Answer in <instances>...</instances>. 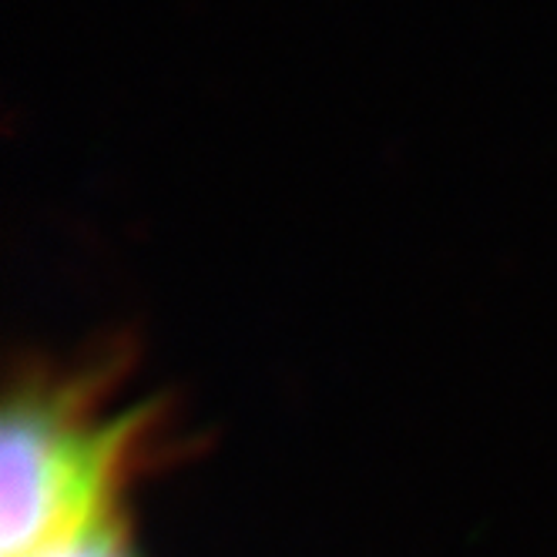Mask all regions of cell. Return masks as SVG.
<instances>
[{
  "mask_svg": "<svg viewBox=\"0 0 557 557\" xmlns=\"http://www.w3.org/2000/svg\"><path fill=\"white\" fill-rule=\"evenodd\" d=\"M138 436L132 413L98 417L74 393L21 386L0 426V550L24 557L104 513Z\"/></svg>",
  "mask_w": 557,
  "mask_h": 557,
  "instance_id": "1",
  "label": "cell"
},
{
  "mask_svg": "<svg viewBox=\"0 0 557 557\" xmlns=\"http://www.w3.org/2000/svg\"><path fill=\"white\" fill-rule=\"evenodd\" d=\"M24 557H135V550L125 521L114 507H108L104 513L91 517L88 524L34 547Z\"/></svg>",
  "mask_w": 557,
  "mask_h": 557,
  "instance_id": "2",
  "label": "cell"
}]
</instances>
